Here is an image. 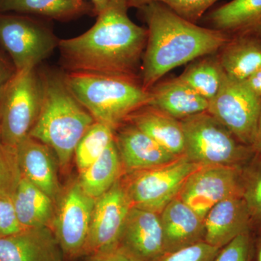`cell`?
I'll return each instance as SVG.
<instances>
[{"instance_id": "8d00e7d4", "label": "cell", "mask_w": 261, "mask_h": 261, "mask_svg": "<svg viewBox=\"0 0 261 261\" xmlns=\"http://www.w3.org/2000/svg\"><path fill=\"white\" fill-rule=\"evenodd\" d=\"M252 261H261V228L253 231Z\"/></svg>"}, {"instance_id": "74e56055", "label": "cell", "mask_w": 261, "mask_h": 261, "mask_svg": "<svg viewBox=\"0 0 261 261\" xmlns=\"http://www.w3.org/2000/svg\"><path fill=\"white\" fill-rule=\"evenodd\" d=\"M89 1L92 3V11L94 14L98 15L108 8V5L113 0H89Z\"/></svg>"}, {"instance_id": "ac0fdd59", "label": "cell", "mask_w": 261, "mask_h": 261, "mask_svg": "<svg viewBox=\"0 0 261 261\" xmlns=\"http://www.w3.org/2000/svg\"><path fill=\"white\" fill-rule=\"evenodd\" d=\"M165 253L204 241L203 220L178 197L160 213Z\"/></svg>"}, {"instance_id": "8992f818", "label": "cell", "mask_w": 261, "mask_h": 261, "mask_svg": "<svg viewBox=\"0 0 261 261\" xmlns=\"http://www.w3.org/2000/svg\"><path fill=\"white\" fill-rule=\"evenodd\" d=\"M42 96L37 67L17 72L0 101V139L3 145L15 147L28 137L40 113Z\"/></svg>"}, {"instance_id": "6da1fadb", "label": "cell", "mask_w": 261, "mask_h": 261, "mask_svg": "<svg viewBox=\"0 0 261 261\" xmlns=\"http://www.w3.org/2000/svg\"><path fill=\"white\" fill-rule=\"evenodd\" d=\"M128 9L124 0H113L88 31L59 40L58 48L66 72L140 78L148 32L132 21Z\"/></svg>"}, {"instance_id": "5bb4252c", "label": "cell", "mask_w": 261, "mask_h": 261, "mask_svg": "<svg viewBox=\"0 0 261 261\" xmlns=\"http://www.w3.org/2000/svg\"><path fill=\"white\" fill-rule=\"evenodd\" d=\"M114 141L124 174L158 167L181 158L170 153L128 121L115 130Z\"/></svg>"}, {"instance_id": "30bf717a", "label": "cell", "mask_w": 261, "mask_h": 261, "mask_svg": "<svg viewBox=\"0 0 261 261\" xmlns=\"http://www.w3.org/2000/svg\"><path fill=\"white\" fill-rule=\"evenodd\" d=\"M95 201L82 190L78 180L62 192L51 228L66 256L84 255Z\"/></svg>"}, {"instance_id": "e0dca14e", "label": "cell", "mask_w": 261, "mask_h": 261, "mask_svg": "<svg viewBox=\"0 0 261 261\" xmlns=\"http://www.w3.org/2000/svg\"><path fill=\"white\" fill-rule=\"evenodd\" d=\"M204 241L221 247L242 233L252 231L251 218L242 196L225 199L215 205L203 219Z\"/></svg>"}, {"instance_id": "7c38bea8", "label": "cell", "mask_w": 261, "mask_h": 261, "mask_svg": "<svg viewBox=\"0 0 261 261\" xmlns=\"http://www.w3.org/2000/svg\"><path fill=\"white\" fill-rule=\"evenodd\" d=\"M132 207L121 178L96 199L84 255L118 246Z\"/></svg>"}, {"instance_id": "f1b7e54d", "label": "cell", "mask_w": 261, "mask_h": 261, "mask_svg": "<svg viewBox=\"0 0 261 261\" xmlns=\"http://www.w3.org/2000/svg\"><path fill=\"white\" fill-rule=\"evenodd\" d=\"M128 8L137 9L150 3H161L192 23H197L219 0H124Z\"/></svg>"}, {"instance_id": "ba28073f", "label": "cell", "mask_w": 261, "mask_h": 261, "mask_svg": "<svg viewBox=\"0 0 261 261\" xmlns=\"http://www.w3.org/2000/svg\"><path fill=\"white\" fill-rule=\"evenodd\" d=\"M58 43L53 31L37 19L0 13V44L17 72L37 67L51 56Z\"/></svg>"}, {"instance_id": "7402d4cb", "label": "cell", "mask_w": 261, "mask_h": 261, "mask_svg": "<svg viewBox=\"0 0 261 261\" xmlns=\"http://www.w3.org/2000/svg\"><path fill=\"white\" fill-rule=\"evenodd\" d=\"M217 54L227 76L245 82L261 67V37H231Z\"/></svg>"}, {"instance_id": "603a6c76", "label": "cell", "mask_w": 261, "mask_h": 261, "mask_svg": "<svg viewBox=\"0 0 261 261\" xmlns=\"http://www.w3.org/2000/svg\"><path fill=\"white\" fill-rule=\"evenodd\" d=\"M12 198L22 227L51 228L56 203L40 189L21 177Z\"/></svg>"}, {"instance_id": "d4e9b609", "label": "cell", "mask_w": 261, "mask_h": 261, "mask_svg": "<svg viewBox=\"0 0 261 261\" xmlns=\"http://www.w3.org/2000/svg\"><path fill=\"white\" fill-rule=\"evenodd\" d=\"M89 10L84 0H0V13L15 12L58 20H71Z\"/></svg>"}, {"instance_id": "f546056e", "label": "cell", "mask_w": 261, "mask_h": 261, "mask_svg": "<svg viewBox=\"0 0 261 261\" xmlns=\"http://www.w3.org/2000/svg\"><path fill=\"white\" fill-rule=\"evenodd\" d=\"M15 147L0 143V195L13 197L21 179Z\"/></svg>"}, {"instance_id": "d6a6232c", "label": "cell", "mask_w": 261, "mask_h": 261, "mask_svg": "<svg viewBox=\"0 0 261 261\" xmlns=\"http://www.w3.org/2000/svg\"><path fill=\"white\" fill-rule=\"evenodd\" d=\"M23 229L19 222L13 198L0 195V237L14 234Z\"/></svg>"}, {"instance_id": "9c48e42d", "label": "cell", "mask_w": 261, "mask_h": 261, "mask_svg": "<svg viewBox=\"0 0 261 261\" xmlns=\"http://www.w3.org/2000/svg\"><path fill=\"white\" fill-rule=\"evenodd\" d=\"M260 111L261 97L245 82L225 73L219 92L209 100L207 111L240 142L253 147Z\"/></svg>"}, {"instance_id": "9a60e30c", "label": "cell", "mask_w": 261, "mask_h": 261, "mask_svg": "<svg viewBox=\"0 0 261 261\" xmlns=\"http://www.w3.org/2000/svg\"><path fill=\"white\" fill-rule=\"evenodd\" d=\"M15 151L22 177L57 203L63 190L58 177L59 163L53 149L29 135L19 142Z\"/></svg>"}, {"instance_id": "8fae6325", "label": "cell", "mask_w": 261, "mask_h": 261, "mask_svg": "<svg viewBox=\"0 0 261 261\" xmlns=\"http://www.w3.org/2000/svg\"><path fill=\"white\" fill-rule=\"evenodd\" d=\"M236 196L243 197L242 169L208 166H201L189 176L177 197L203 220L215 205Z\"/></svg>"}, {"instance_id": "44dd1931", "label": "cell", "mask_w": 261, "mask_h": 261, "mask_svg": "<svg viewBox=\"0 0 261 261\" xmlns=\"http://www.w3.org/2000/svg\"><path fill=\"white\" fill-rule=\"evenodd\" d=\"M126 121L149 136L170 153L177 157L184 156L185 135L179 120L148 105L130 115Z\"/></svg>"}, {"instance_id": "2e32d148", "label": "cell", "mask_w": 261, "mask_h": 261, "mask_svg": "<svg viewBox=\"0 0 261 261\" xmlns=\"http://www.w3.org/2000/svg\"><path fill=\"white\" fill-rule=\"evenodd\" d=\"M64 255L49 226L0 237V261H64Z\"/></svg>"}, {"instance_id": "4dcf8cb0", "label": "cell", "mask_w": 261, "mask_h": 261, "mask_svg": "<svg viewBox=\"0 0 261 261\" xmlns=\"http://www.w3.org/2000/svg\"><path fill=\"white\" fill-rule=\"evenodd\" d=\"M253 231L239 235L220 248L213 261H252Z\"/></svg>"}, {"instance_id": "ffe728a7", "label": "cell", "mask_w": 261, "mask_h": 261, "mask_svg": "<svg viewBox=\"0 0 261 261\" xmlns=\"http://www.w3.org/2000/svg\"><path fill=\"white\" fill-rule=\"evenodd\" d=\"M151 106L178 120L205 112L209 101L178 77L160 81L149 89Z\"/></svg>"}, {"instance_id": "52a82bcc", "label": "cell", "mask_w": 261, "mask_h": 261, "mask_svg": "<svg viewBox=\"0 0 261 261\" xmlns=\"http://www.w3.org/2000/svg\"><path fill=\"white\" fill-rule=\"evenodd\" d=\"M200 167L182 156L158 167L125 173L121 180L132 206L160 214Z\"/></svg>"}, {"instance_id": "3957f363", "label": "cell", "mask_w": 261, "mask_h": 261, "mask_svg": "<svg viewBox=\"0 0 261 261\" xmlns=\"http://www.w3.org/2000/svg\"><path fill=\"white\" fill-rule=\"evenodd\" d=\"M42 107L29 136L53 149L62 170L68 168L79 142L95 122L67 84L65 73L40 70Z\"/></svg>"}, {"instance_id": "1f68e13d", "label": "cell", "mask_w": 261, "mask_h": 261, "mask_svg": "<svg viewBox=\"0 0 261 261\" xmlns=\"http://www.w3.org/2000/svg\"><path fill=\"white\" fill-rule=\"evenodd\" d=\"M220 248L205 241L165 253L155 261H213Z\"/></svg>"}, {"instance_id": "e575fe53", "label": "cell", "mask_w": 261, "mask_h": 261, "mask_svg": "<svg viewBox=\"0 0 261 261\" xmlns=\"http://www.w3.org/2000/svg\"><path fill=\"white\" fill-rule=\"evenodd\" d=\"M16 73L14 65L0 54V101L5 89Z\"/></svg>"}, {"instance_id": "d590c367", "label": "cell", "mask_w": 261, "mask_h": 261, "mask_svg": "<svg viewBox=\"0 0 261 261\" xmlns=\"http://www.w3.org/2000/svg\"><path fill=\"white\" fill-rule=\"evenodd\" d=\"M245 82L255 94L261 97V67Z\"/></svg>"}, {"instance_id": "d6986e66", "label": "cell", "mask_w": 261, "mask_h": 261, "mask_svg": "<svg viewBox=\"0 0 261 261\" xmlns=\"http://www.w3.org/2000/svg\"><path fill=\"white\" fill-rule=\"evenodd\" d=\"M200 21L230 37H261V0H231L209 10Z\"/></svg>"}, {"instance_id": "836d02e7", "label": "cell", "mask_w": 261, "mask_h": 261, "mask_svg": "<svg viewBox=\"0 0 261 261\" xmlns=\"http://www.w3.org/2000/svg\"><path fill=\"white\" fill-rule=\"evenodd\" d=\"M89 255L88 261H139L119 245Z\"/></svg>"}, {"instance_id": "f35d334b", "label": "cell", "mask_w": 261, "mask_h": 261, "mask_svg": "<svg viewBox=\"0 0 261 261\" xmlns=\"http://www.w3.org/2000/svg\"><path fill=\"white\" fill-rule=\"evenodd\" d=\"M253 148L255 152L261 153V111L260 117H259L258 124H257V129L256 137H255V143H254Z\"/></svg>"}, {"instance_id": "5b68a950", "label": "cell", "mask_w": 261, "mask_h": 261, "mask_svg": "<svg viewBox=\"0 0 261 261\" xmlns=\"http://www.w3.org/2000/svg\"><path fill=\"white\" fill-rule=\"evenodd\" d=\"M180 121L185 135L184 156L200 166L242 169L256 152L253 147L240 142L207 111Z\"/></svg>"}, {"instance_id": "277c9868", "label": "cell", "mask_w": 261, "mask_h": 261, "mask_svg": "<svg viewBox=\"0 0 261 261\" xmlns=\"http://www.w3.org/2000/svg\"><path fill=\"white\" fill-rule=\"evenodd\" d=\"M72 92L95 121L115 129L130 115L150 105L149 91L139 77L103 73L66 72Z\"/></svg>"}, {"instance_id": "484cf974", "label": "cell", "mask_w": 261, "mask_h": 261, "mask_svg": "<svg viewBox=\"0 0 261 261\" xmlns=\"http://www.w3.org/2000/svg\"><path fill=\"white\" fill-rule=\"evenodd\" d=\"M224 75L216 53L192 61L178 77L209 101L219 92Z\"/></svg>"}, {"instance_id": "cb8c5ba5", "label": "cell", "mask_w": 261, "mask_h": 261, "mask_svg": "<svg viewBox=\"0 0 261 261\" xmlns=\"http://www.w3.org/2000/svg\"><path fill=\"white\" fill-rule=\"evenodd\" d=\"M123 174L121 159L113 141L99 159L80 173L78 181L87 195L97 199L108 191Z\"/></svg>"}, {"instance_id": "ab89813d", "label": "cell", "mask_w": 261, "mask_h": 261, "mask_svg": "<svg viewBox=\"0 0 261 261\" xmlns=\"http://www.w3.org/2000/svg\"><path fill=\"white\" fill-rule=\"evenodd\" d=\"M0 143H1V139H0Z\"/></svg>"}, {"instance_id": "83f0119b", "label": "cell", "mask_w": 261, "mask_h": 261, "mask_svg": "<svg viewBox=\"0 0 261 261\" xmlns=\"http://www.w3.org/2000/svg\"><path fill=\"white\" fill-rule=\"evenodd\" d=\"M243 197L251 218L252 231L261 228V153L255 152L242 168Z\"/></svg>"}, {"instance_id": "4fadbf2b", "label": "cell", "mask_w": 261, "mask_h": 261, "mask_svg": "<svg viewBox=\"0 0 261 261\" xmlns=\"http://www.w3.org/2000/svg\"><path fill=\"white\" fill-rule=\"evenodd\" d=\"M118 245L139 261H155L165 254L160 214L130 207Z\"/></svg>"}, {"instance_id": "7a4b0ae2", "label": "cell", "mask_w": 261, "mask_h": 261, "mask_svg": "<svg viewBox=\"0 0 261 261\" xmlns=\"http://www.w3.org/2000/svg\"><path fill=\"white\" fill-rule=\"evenodd\" d=\"M138 11L148 32L140 70L146 90L171 70L218 53L230 39L221 31L181 18L161 3H150Z\"/></svg>"}, {"instance_id": "4316f807", "label": "cell", "mask_w": 261, "mask_h": 261, "mask_svg": "<svg viewBox=\"0 0 261 261\" xmlns=\"http://www.w3.org/2000/svg\"><path fill=\"white\" fill-rule=\"evenodd\" d=\"M115 130L109 125L95 121L84 134L73 154L80 174L99 159L112 143L114 141Z\"/></svg>"}]
</instances>
